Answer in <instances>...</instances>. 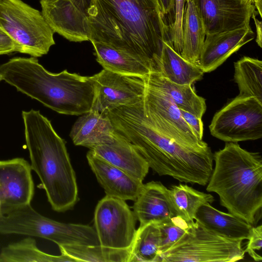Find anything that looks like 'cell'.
Returning <instances> with one entry per match:
<instances>
[{"label": "cell", "instance_id": "1", "mask_svg": "<svg viewBox=\"0 0 262 262\" xmlns=\"http://www.w3.org/2000/svg\"><path fill=\"white\" fill-rule=\"evenodd\" d=\"M88 14L89 41L134 55L159 72L163 42L171 43L159 0H90Z\"/></svg>", "mask_w": 262, "mask_h": 262}, {"label": "cell", "instance_id": "2", "mask_svg": "<svg viewBox=\"0 0 262 262\" xmlns=\"http://www.w3.org/2000/svg\"><path fill=\"white\" fill-rule=\"evenodd\" d=\"M143 99L106 113L115 130L159 176L185 183L207 184L213 169L211 148L187 147L162 134L146 116Z\"/></svg>", "mask_w": 262, "mask_h": 262}, {"label": "cell", "instance_id": "3", "mask_svg": "<svg viewBox=\"0 0 262 262\" xmlns=\"http://www.w3.org/2000/svg\"><path fill=\"white\" fill-rule=\"evenodd\" d=\"M3 80L16 90L63 114L89 112L95 97V77L46 70L36 57H14L0 66Z\"/></svg>", "mask_w": 262, "mask_h": 262}, {"label": "cell", "instance_id": "4", "mask_svg": "<svg viewBox=\"0 0 262 262\" xmlns=\"http://www.w3.org/2000/svg\"><path fill=\"white\" fill-rule=\"evenodd\" d=\"M22 118L30 166L48 202L55 211L71 209L78 200V187L64 141L39 111H23Z\"/></svg>", "mask_w": 262, "mask_h": 262}, {"label": "cell", "instance_id": "5", "mask_svg": "<svg viewBox=\"0 0 262 262\" xmlns=\"http://www.w3.org/2000/svg\"><path fill=\"white\" fill-rule=\"evenodd\" d=\"M213 158L215 166L206 190L217 194L229 213L255 226L261 217V156L227 142Z\"/></svg>", "mask_w": 262, "mask_h": 262}, {"label": "cell", "instance_id": "6", "mask_svg": "<svg viewBox=\"0 0 262 262\" xmlns=\"http://www.w3.org/2000/svg\"><path fill=\"white\" fill-rule=\"evenodd\" d=\"M0 27L19 52L34 57L47 54L55 42L41 12L21 0H0Z\"/></svg>", "mask_w": 262, "mask_h": 262}, {"label": "cell", "instance_id": "7", "mask_svg": "<svg viewBox=\"0 0 262 262\" xmlns=\"http://www.w3.org/2000/svg\"><path fill=\"white\" fill-rule=\"evenodd\" d=\"M242 243L220 235L194 221L178 242L161 253L160 262H234L244 257Z\"/></svg>", "mask_w": 262, "mask_h": 262}, {"label": "cell", "instance_id": "8", "mask_svg": "<svg viewBox=\"0 0 262 262\" xmlns=\"http://www.w3.org/2000/svg\"><path fill=\"white\" fill-rule=\"evenodd\" d=\"M211 135L227 142L262 137V102L238 95L214 115L209 126Z\"/></svg>", "mask_w": 262, "mask_h": 262}, {"label": "cell", "instance_id": "9", "mask_svg": "<svg viewBox=\"0 0 262 262\" xmlns=\"http://www.w3.org/2000/svg\"><path fill=\"white\" fill-rule=\"evenodd\" d=\"M145 82L144 112L154 126L162 134L183 146L198 149L210 148L194 135L169 96Z\"/></svg>", "mask_w": 262, "mask_h": 262}, {"label": "cell", "instance_id": "10", "mask_svg": "<svg viewBox=\"0 0 262 262\" xmlns=\"http://www.w3.org/2000/svg\"><path fill=\"white\" fill-rule=\"evenodd\" d=\"M137 219L125 201L105 195L94 212V225L100 245L116 249L130 247Z\"/></svg>", "mask_w": 262, "mask_h": 262}, {"label": "cell", "instance_id": "11", "mask_svg": "<svg viewBox=\"0 0 262 262\" xmlns=\"http://www.w3.org/2000/svg\"><path fill=\"white\" fill-rule=\"evenodd\" d=\"M20 230L24 235L45 238L55 243L58 247L100 245L93 227L58 222L41 215L33 208L23 216Z\"/></svg>", "mask_w": 262, "mask_h": 262}, {"label": "cell", "instance_id": "12", "mask_svg": "<svg viewBox=\"0 0 262 262\" xmlns=\"http://www.w3.org/2000/svg\"><path fill=\"white\" fill-rule=\"evenodd\" d=\"M95 97L91 110L106 113L142 99L144 77L117 73L103 69L94 75Z\"/></svg>", "mask_w": 262, "mask_h": 262}, {"label": "cell", "instance_id": "13", "mask_svg": "<svg viewBox=\"0 0 262 262\" xmlns=\"http://www.w3.org/2000/svg\"><path fill=\"white\" fill-rule=\"evenodd\" d=\"M90 0H40L41 13L54 32L73 42L89 41Z\"/></svg>", "mask_w": 262, "mask_h": 262}, {"label": "cell", "instance_id": "14", "mask_svg": "<svg viewBox=\"0 0 262 262\" xmlns=\"http://www.w3.org/2000/svg\"><path fill=\"white\" fill-rule=\"evenodd\" d=\"M30 164L22 158L0 160V219L31 204L34 185Z\"/></svg>", "mask_w": 262, "mask_h": 262}, {"label": "cell", "instance_id": "15", "mask_svg": "<svg viewBox=\"0 0 262 262\" xmlns=\"http://www.w3.org/2000/svg\"><path fill=\"white\" fill-rule=\"evenodd\" d=\"M202 18L206 34L233 30L250 26L256 12L246 0H193Z\"/></svg>", "mask_w": 262, "mask_h": 262}, {"label": "cell", "instance_id": "16", "mask_svg": "<svg viewBox=\"0 0 262 262\" xmlns=\"http://www.w3.org/2000/svg\"><path fill=\"white\" fill-rule=\"evenodd\" d=\"M250 26L221 33L206 34L198 66L204 73L215 70L233 53L254 39Z\"/></svg>", "mask_w": 262, "mask_h": 262}, {"label": "cell", "instance_id": "17", "mask_svg": "<svg viewBox=\"0 0 262 262\" xmlns=\"http://www.w3.org/2000/svg\"><path fill=\"white\" fill-rule=\"evenodd\" d=\"M89 166L106 195L135 201L143 186L140 181L97 156L92 150L86 155Z\"/></svg>", "mask_w": 262, "mask_h": 262}, {"label": "cell", "instance_id": "18", "mask_svg": "<svg viewBox=\"0 0 262 262\" xmlns=\"http://www.w3.org/2000/svg\"><path fill=\"white\" fill-rule=\"evenodd\" d=\"M134 201L133 212L140 226L161 223L178 215L168 189L160 182L151 181L143 184Z\"/></svg>", "mask_w": 262, "mask_h": 262}, {"label": "cell", "instance_id": "19", "mask_svg": "<svg viewBox=\"0 0 262 262\" xmlns=\"http://www.w3.org/2000/svg\"><path fill=\"white\" fill-rule=\"evenodd\" d=\"M90 150L140 181L143 182L148 172L149 166L145 159L116 131L112 142L96 146Z\"/></svg>", "mask_w": 262, "mask_h": 262}, {"label": "cell", "instance_id": "20", "mask_svg": "<svg viewBox=\"0 0 262 262\" xmlns=\"http://www.w3.org/2000/svg\"><path fill=\"white\" fill-rule=\"evenodd\" d=\"M82 115L70 134L75 145L91 149L114 141L115 129L106 113L91 110Z\"/></svg>", "mask_w": 262, "mask_h": 262}, {"label": "cell", "instance_id": "21", "mask_svg": "<svg viewBox=\"0 0 262 262\" xmlns=\"http://www.w3.org/2000/svg\"><path fill=\"white\" fill-rule=\"evenodd\" d=\"M194 220L205 228L233 241L248 240L252 233V225L230 213L218 210L209 203L198 209Z\"/></svg>", "mask_w": 262, "mask_h": 262}, {"label": "cell", "instance_id": "22", "mask_svg": "<svg viewBox=\"0 0 262 262\" xmlns=\"http://www.w3.org/2000/svg\"><path fill=\"white\" fill-rule=\"evenodd\" d=\"M144 79L148 84L168 95L179 109L201 118L205 113V100L195 93L191 85L172 82L157 72H149Z\"/></svg>", "mask_w": 262, "mask_h": 262}, {"label": "cell", "instance_id": "23", "mask_svg": "<svg viewBox=\"0 0 262 262\" xmlns=\"http://www.w3.org/2000/svg\"><path fill=\"white\" fill-rule=\"evenodd\" d=\"M97 61L104 69L124 75L144 77L150 72L149 67L139 57L112 46L92 42Z\"/></svg>", "mask_w": 262, "mask_h": 262}, {"label": "cell", "instance_id": "24", "mask_svg": "<svg viewBox=\"0 0 262 262\" xmlns=\"http://www.w3.org/2000/svg\"><path fill=\"white\" fill-rule=\"evenodd\" d=\"M206 35L203 23L193 0L186 1L182 22L181 56L198 64Z\"/></svg>", "mask_w": 262, "mask_h": 262}, {"label": "cell", "instance_id": "25", "mask_svg": "<svg viewBox=\"0 0 262 262\" xmlns=\"http://www.w3.org/2000/svg\"><path fill=\"white\" fill-rule=\"evenodd\" d=\"M159 73L172 82L189 85L202 79L204 73L198 64L185 59L165 41L160 59Z\"/></svg>", "mask_w": 262, "mask_h": 262}, {"label": "cell", "instance_id": "26", "mask_svg": "<svg viewBox=\"0 0 262 262\" xmlns=\"http://www.w3.org/2000/svg\"><path fill=\"white\" fill-rule=\"evenodd\" d=\"M0 262H76L68 255H53L40 250L36 241L28 237L11 243L0 251Z\"/></svg>", "mask_w": 262, "mask_h": 262}, {"label": "cell", "instance_id": "27", "mask_svg": "<svg viewBox=\"0 0 262 262\" xmlns=\"http://www.w3.org/2000/svg\"><path fill=\"white\" fill-rule=\"evenodd\" d=\"M160 242L157 223L140 226L130 246L128 262H160Z\"/></svg>", "mask_w": 262, "mask_h": 262}, {"label": "cell", "instance_id": "28", "mask_svg": "<svg viewBox=\"0 0 262 262\" xmlns=\"http://www.w3.org/2000/svg\"><path fill=\"white\" fill-rule=\"evenodd\" d=\"M234 81L239 95L253 97L262 102V62L244 56L234 63Z\"/></svg>", "mask_w": 262, "mask_h": 262}, {"label": "cell", "instance_id": "29", "mask_svg": "<svg viewBox=\"0 0 262 262\" xmlns=\"http://www.w3.org/2000/svg\"><path fill=\"white\" fill-rule=\"evenodd\" d=\"M168 190L178 215L188 222L195 221L196 211L202 205L214 201L211 194L199 191L186 184L172 185Z\"/></svg>", "mask_w": 262, "mask_h": 262}, {"label": "cell", "instance_id": "30", "mask_svg": "<svg viewBox=\"0 0 262 262\" xmlns=\"http://www.w3.org/2000/svg\"><path fill=\"white\" fill-rule=\"evenodd\" d=\"M61 253L68 255L76 262H128L130 247L116 249L97 245L59 246Z\"/></svg>", "mask_w": 262, "mask_h": 262}, {"label": "cell", "instance_id": "31", "mask_svg": "<svg viewBox=\"0 0 262 262\" xmlns=\"http://www.w3.org/2000/svg\"><path fill=\"white\" fill-rule=\"evenodd\" d=\"M194 222H188L177 215L164 222L157 223L161 235V254L178 242L190 228Z\"/></svg>", "mask_w": 262, "mask_h": 262}, {"label": "cell", "instance_id": "32", "mask_svg": "<svg viewBox=\"0 0 262 262\" xmlns=\"http://www.w3.org/2000/svg\"><path fill=\"white\" fill-rule=\"evenodd\" d=\"M185 0H174L173 21L169 29L171 43L179 54L182 50V22Z\"/></svg>", "mask_w": 262, "mask_h": 262}, {"label": "cell", "instance_id": "33", "mask_svg": "<svg viewBox=\"0 0 262 262\" xmlns=\"http://www.w3.org/2000/svg\"><path fill=\"white\" fill-rule=\"evenodd\" d=\"M245 253L248 254L256 261L262 260L261 250L262 247V226H253L252 233L248 239Z\"/></svg>", "mask_w": 262, "mask_h": 262}, {"label": "cell", "instance_id": "34", "mask_svg": "<svg viewBox=\"0 0 262 262\" xmlns=\"http://www.w3.org/2000/svg\"><path fill=\"white\" fill-rule=\"evenodd\" d=\"M180 111L183 118L190 127L194 135L200 140H202L203 124L202 118L183 110L180 109Z\"/></svg>", "mask_w": 262, "mask_h": 262}, {"label": "cell", "instance_id": "35", "mask_svg": "<svg viewBox=\"0 0 262 262\" xmlns=\"http://www.w3.org/2000/svg\"><path fill=\"white\" fill-rule=\"evenodd\" d=\"M18 52L17 45L0 27V55Z\"/></svg>", "mask_w": 262, "mask_h": 262}, {"label": "cell", "instance_id": "36", "mask_svg": "<svg viewBox=\"0 0 262 262\" xmlns=\"http://www.w3.org/2000/svg\"><path fill=\"white\" fill-rule=\"evenodd\" d=\"M164 15L174 14V0H159Z\"/></svg>", "mask_w": 262, "mask_h": 262}, {"label": "cell", "instance_id": "37", "mask_svg": "<svg viewBox=\"0 0 262 262\" xmlns=\"http://www.w3.org/2000/svg\"><path fill=\"white\" fill-rule=\"evenodd\" d=\"M257 11L254 13L252 16V17L255 22V25L256 27V42L257 43L258 46L260 48L262 47V24L261 21L259 20L256 18Z\"/></svg>", "mask_w": 262, "mask_h": 262}, {"label": "cell", "instance_id": "38", "mask_svg": "<svg viewBox=\"0 0 262 262\" xmlns=\"http://www.w3.org/2000/svg\"><path fill=\"white\" fill-rule=\"evenodd\" d=\"M254 5L255 9H257V12L260 17L261 15V0H246Z\"/></svg>", "mask_w": 262, "mask_h": 262}, {"label": "cell", "instance_id": "39", "mask_svg": "<svg viewBox=\"0 0 262 262\" xmlns=\"http://www.w3.org/2000/svg\"><path fill=\"white\" fill-rule=\"evenodd\" d=\"M3 80L2 75V74H1V73H0V81H1V80Z\"/></svg>", "mask_w": 262, "mask_h": 262}, {"label": "cell", "instance_id": "40", "mask_svg": "<svg viewBox=\"0 0 262 262\" xmlns=\"http://www.w3.org/2000/svg\"><path fill=\"white\" fill-rule=\"evenodd\" d=\"M185 2H186V1H187V0H185Z\"/></svg>", "mask_w": 262, "mask_h": 262}]
</instances>
